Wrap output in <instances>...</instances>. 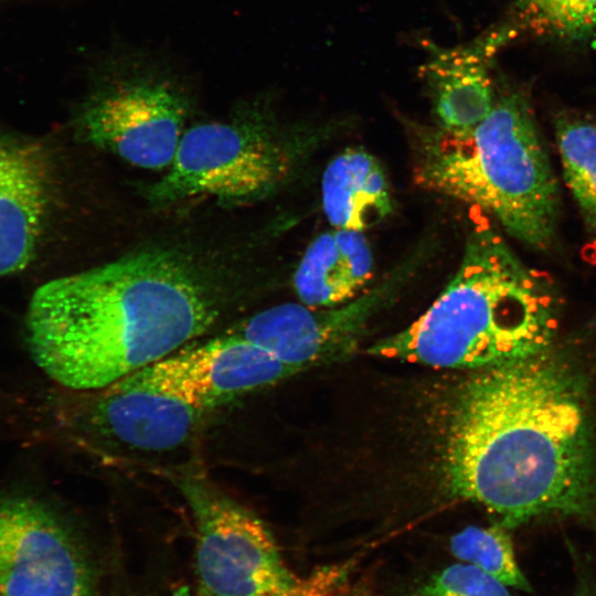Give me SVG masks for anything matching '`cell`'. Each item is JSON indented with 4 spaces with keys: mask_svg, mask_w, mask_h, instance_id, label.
<instances>
[{
    "mask_svg": "<svg viewBox=\"0 0 596 596\" xmlns=\"http://www.w3.org/2000/svg\"><path fill=\"white\" fill-rule=\"evenodd\" d=\"M546 351L478 370L459 390L449 423V493L483 505L508 529L596 510L585 391L570 365Z\"/></svg>",
    "mask_w": 596,
    "mask_h": 596,
    "instance_id": "1",
    "label": "cell"
},
{
    "mask_svg": "<svg viewBox=\"0 0 596 596\" xmlns=\"http://www.w3.org/2000/svg\"><path fill=\"white\" fill-rule=\"evenodd\" d=\"M217 316L179 257L149 249L44 283L29 301L24 332L51 380L102 391L194 341Z\"/></svg>",
    "mask_w": 596,
    "mask_h": 596,
    "instance_id": "2",
    "label": "cell"
},
{
    "mask_svg": "<svg viewBox=\"0 0 596 596\" xmlns=\"http://www.w3.org/2000/svg\"><path fill=\"white\" fill-rule=\"evenodd\" d=\"M551 281L490 228L466 241L446 288L405 329L368 352L443 369L481 370L546 351L556 328Z\"/></svg>",
    "mask_w": 596,
    "mask_h": 596,
    "instance_id": "3",
    "label": "cell"
},
{
    "mask_svg": "<svg viewBox=\"0 0 596 596\" xmlns=\"http://www.w3.org/2000/svg\"><path fill=\"white\" fill-rule=\"evenodd\" d=\"M413 177L427 191L479 206L512 237L549 248L555 237L560 191L525 97L497 96L471 130L419 127Z\"/></svg>",
    "mask_w": 596,
    "mask_h": 596,
    "instance_id": "4",
    "label": "cell"
},
{
    "mask_svg": "<svg viewBox=\"0 0 596 596\" xmlns=\"http://www.w3.org/2000/svg\"><path fill=\"white\" fill-rule=\"evenodd\" d=\"M268 106L253 103L230 121L184 131L168 172L148 192L151 201L212 196L247 202L285 183L330 130L305 124L283 131Z\"/></svg>",
    "mask_w": 596,
    "mask_h": 596,
    "instance_id": "5",
    "label": "cell"
},
{
    "mask_svg": "<svg viewBox=\"0 0 596 596\" xmlns=\"http://www.w3.org/2000/svg\"><path fill=\"white\" fill-rule=\"evenodd\" d=\"M94 71L76 115L84 140L140 168L169 167L190 107L178 76L137 51L111 53Z\"/></svg>",
    "mask_w": 596,
    "mask_h": 596,
    "instance_id": "6",
    "label": "cell"
},
{
    "mask_svg": "<svg viewBox=\"0 0 596 596\" xmlns=\"http://www.w3.org/2000/svg\"><path fill=\"white\" fill-rule=\"evenodd\" d=\"M174 483L195 524L199 596H336L328 579L295 574L266 523L207 477Z\"/></svg>",
    "mask_w": 596,
    "mask_h": 596,
    "instance_id": "7",
    "label": "cell"
},
{
    "mask_svg": "<svg viewBox=\"0 0 596 596\" xmlns=\"http://www.w3.org/2000/svg\"><path fill=\"white\" fill-rule=\"evenodd\" d=\"M0 596H97L91 557L45 503L0 497Z\"/></svg>",
    "mask_w": 596,
    "mask_h": 596,
    "instance_id": "8",
    "label": "cell"
},
{
    "mask_svg": "<svg viewBox=\"0 0 596 596\" xmlns=\"http://www.w3.org/2000/svg\"><path fill=\"white\" fill-rule=\"evenodd\" d=\"M300 371L230 332L192 341L102 391L148 392L205 411Z\"/></svg>",
    "mask_w": 596,
    "mask_h": 596,
    "instance_id": "9",
    "label": "cell"
},
{
    "mask_svg": "<svg viewBox=\"0 0 596 596\" xmlns=\"http://www.w3.org/2000/svg\"><path fill=\"white\" fill-rule=\"evenodd\" d=\"M409 268L401 267L381 284L342 305L270 307L243 321L232 333L301 370L338 361L354 352L371 319L393 299L411 274Z\"/></svg>",
    "mask_w": 596,
    "mask_h": 596,
    "instance_id": "10",
    "label": "cell"
},
{
    "mask_svg": "<svg viewBox=\"0 0 596 596\" xmlns=\"http://www.w3.org/2000/svg\"><path fill=\"white\" fill-rule=\"evenodd\" d=\"M53 164L40 140L0 134V277L33 259L52 202Z\"/></svg>",
    "mask_w": 596,
    "mask_h": 596,
    "instance_id": "11",
    "label": "cell"
},
{
    "mask_svg": "<svg viewBox=\"0 0 596 596\" xmlns=\"http://www.w3.org/2000/svg\"><path fill=\"white\" fill-rule=\"evenodd\" d=\"M514 32L512 26H502L454 47L426 43L428 56L419 74L437 127L462 132L488 117L497 98L490 72L492 57Z\"/></svg>",
    "mask_w": 596,
    "mask_h": 596,
    "instance_id": "12",
    "label": "cell"
},
{
    "mask_svg": "<svg viewBox=\"0 0 596 596\" xmlns=\"http://www.w3.org/2000/svg\"><path fill=\"white\" fill-rule=\"evenodd\" d=\"M92 414L103 439L129 450L169 451L190 439L202 409L179 400L140 391L104 392Z\"/></svg>",
    "mask_w": 596,
    "mask_h": 596,
    "instance_id": "13",
    "label": "cell"
},
{
    "mask_svg": "<svg viewBox=\"0 0 596 596\" xmlns=\"http://www.w3.org/2000/svg\"><path fill=\"white\" fill-rule=\"evenodd\" d=\"M373 273V255L361 231L334 228L305 252L294 276L299 299L309 307H333L356 296Z\"/></svg>",
    "mask_w": 596,
    "mask_h": 596,
    "instance_id": "14",
    "label": "cell"
},
{
    "mask_svg": "<svg viewBox=\"0 0 596 596\" xmlns=\"http://www.w3.org/2000/svg\"><path fill=\"white\" fill-rule=\"evenodd\" d=\"M322 207L334 228L363 231L393 212L390 183L380 161L349 148L327 166L321 182Z\"/></svg>",
    "mask_w": 596,
    "mask_h": 596,
    "instance_id": "15",
    "label": "cell"
},
{
    "mask_svg": "<svg viewBox=\"0 0 596 596\" xmlns=\"http://www.w3.org/2000/svg\"><path fill=\"white\" fill-rule=\"evenodd\" d=\"M564 181L590 233H596V123L572 117L555 121Z\"/></svg>",
    "mask_w": 596,
    "mask_h": 596,
    "instance_id": "16",
    "label": "cell"
},
{
    "mask_svg": "<svg viewBox=\"0 0 596 596\" xmlns=\"http://www.w3.org/2000/svg\"><path fill=\"white\" fill-rule=\"evenodd\" d=\"M449 549L461 563L481 570L514 590L533 593L517 561L509 529L500 523L467 526L450 539Z\"/></svg>",
    "mask_w": 596,
    "mask_h": 596,
    "instance_id": "17",
    "label": "cell"
},
{
    "mask_svg": "<svg viewBox=\"0 0 596 596\" xmlns=\"http://www.w3.org/2000/svg\"><path fill=\"white\" fill-rule=\"evenodd\" d=\"M521 26L566 41L596 34V0H513Z\"/></svg>",
    "mask_w": 596,
    "mask_h": 596,
    "instance_id": "18",
    "label": "cell"
},
{
    "mask_svg": "<svg viewBox=\"0 0 596 596\" xmlns=\"http://www.w3.org/2000/svg\"><path fill=\"white\" fill-rule=\"evenodd\" d=\"M512 590L481 570L460 562L432 575L415 596H518Z\"/></svg>",
    "mask_w": 596,
    "mask_h": 596,
    "instance_id": "19",
    "label": "cell"
},
{
    "mask_svg": "<svg viewBox=\"0 0 596 596\" xmlns=\"http://www.w3.org/2000/svg\"><path fill=\"white\" fill-rule=\"evenodd\" d=\"M576 587L574 596H596V579L588 565L578 562L575 565Z\"/></svg>",
    "mask_w": 596,
    "mask_h": 596,
    "instance_id": "20",
    "label": "cell"
}]
</instances>
